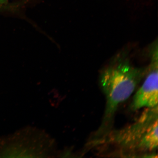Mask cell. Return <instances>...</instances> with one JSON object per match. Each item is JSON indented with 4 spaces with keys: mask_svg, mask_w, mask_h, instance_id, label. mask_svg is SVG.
I'll return each instance as SVG.
<instances>
[{
    "mask_svg": "<svg viewBox=\"0 0 158 158\" xmlns=\"http://www.w3.org/2000/svg\"><path fill=\"white\" fill-rule=\"evenodd\" d=\"M147 71L148 67H134L127 59H118L102 71L100 85L106 102L102 125L97 134L98 139L110 132V125L118 106L132 94Z\"/></svg>",
    "mask_w": 158,
    "mask_h": 158,
    "instance_id": "cell-1",
    "label": "cell"
},
{
    "mask_svg": "<svg viewBox=\"0 0 158 158\" xmlns=\"http://www.w3.org/2000/svg\"><path fill=\"white\" fill-rule=\"evenodd\" d=\"M133 153L151 152L158 147V106L147 108L132 124L114 131L98 141Z\"/></svg>",
    "mask_w": 158,
    "mask_h": 158,
    "instance_id": "cell-2",
    "label": "cell"
},
{
    "mask_svg": "<svg viewBox=\"0 0 158 158\" xmlns=\"http://www.w3.org/2000/svg\"><path fill=\"white\" fill-rule=\"evenodd\" d=\"M150 64L148 66L145 80L133 98L131 105L132 110L158 106V65L157 48L152 52Z\"/></svg>",
    "mask_w": 158,
    "mask_h": 158,
    "instance_id": "cell-3",
    "label": "cell"
},
{
    "mask_svg": "<svg viewBox=\"0 0 158 158\" xmlns=\"http://www.w3.org/2000/svg\"><path fill=\"white\" fill-rule=\"evenodd\" d=\"M8 0H0V3L1 4H4V3H6Z\"/></svg>",
    "mask_w": 158,
    "mask_h": 158,
    "instance_id": "cell-4",
    "label": "cell"
}]
</instances>
